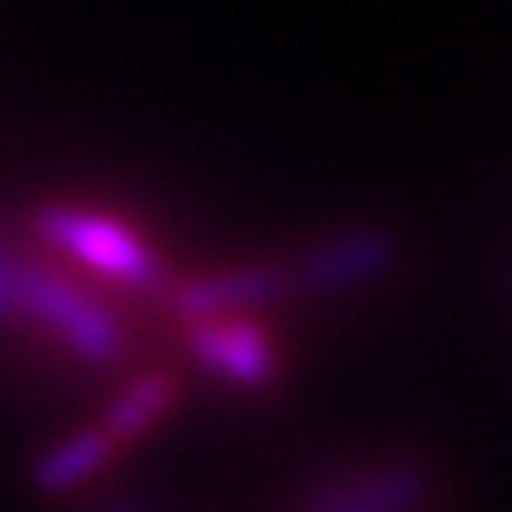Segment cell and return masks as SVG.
Masks as SVG:
<instances>
[{
    "mask_svg": "<svg viewBox=\"0 0 512 512\" xmlns=\"http://www.w3.org/2000/svg\"><path fill=\"white\" fill-rule=\"evenodd\" d=\"M17 315V254L0 246V327L13 323Z\"/></svg>",
    "mask_w": 512,
    "mask_h": 512,
    "instance_id": "9c48e42d",
    "label": "cell"
},
{
    "mask_svg": "<svg viewBox=\"0 0 512 512\" xmlns=\"http://www.w3.org/2000/svg\"><path fill=\"white\" fill-rule=\"evenodd\" d=\"M174 400H178V379L166 375V371H150V375L134 379L130 388H125V392L113 400V408L105 412L101 428H105L117 444L138 440L142 432H150V428L174 408Z\"/></svg>",
    "mask_w": 512,
    "mask_h": 512,
    "instance_id": "ba28073f",
    "label": "cell"
},
{
    "mask_svg": "<svg viewBox=\"0 0 512 512\" xmlns=\"http://www.w3.org/2000/svg\"><path fill=\"white\" fill-rule=\"evenodd\" d=\"M37 230L45 242L65 250L69 259H77L81 267H89L121 287L146 291V287L162 283V263L146 246V238H138L130 226L109 214L81 210V206H53L37 218Z\"/></svg>",
    "mask_w": 512,
    "mask_h": 512,
    "instance_id": "6da1fadb",
    "label": "cell"
},
{
    "mask_svg": "<svg viewBox=\"0 0 512 512\" xmlns=\"http://www.w3.org/2000/svg\"><path fill=\"white\" fill-rule=\"evenodd\" d=\"M432 496V472L416 460L379 464L351 480L323 484L307 512H416Z\"/></svg>",
    "mask_w": 512,
    "mask_h": 512,
    "instance_id": "5b68a950",
    "label": "cell"
},
{
    "mask_svg": "<svg viewBox=\"0 0 512 512\" xmlns=\"http://www.w3.org/2000/svg\"><path fill=\"white\" fill-rule=\"evenodd\" d=\"M287 287H291L287 271H275V267H238V271L202 275V279H190L186 287H178L174 311L182 319H190V323L218 319V315H242V311H254V307L279 299Z\"/></svg>",
    "mask_w": 512,
    "mask_h": 512,
    "instance_id": "8992f818",
    "label": "cell"
},
{
    "mask_svg": "<svg viewBox=\"0 0 512 512\" xmlns=\"http://www.w3.org/2000/svg\"><path fill=\"white\" fill-rule=\"evenodd\" d=\"M190 355L218 379L234 388H263L279 371V355L271 339L242 315L198 319L190 331Z\"/></svg>",
    "mask_w": 512,
    "mask_h": 512,
    "instance_id": "277c9868",
    "label": "cell"
},
{
    "mask_svg": "<svg viewBox=\"0 0 512 512\" xmlns=\"http://www.w3.org/2000/svg\"><path fill=\"white\" fill-rule=\"evenodd\" d=\"M400 259V246L388 230L375 226H355L343 230L319 246H311L291 271L295 287H307L315 295H335L359 283H375L383 279Z\"/></svg>",
    "mask_w": 512,
    "mask_h": 512,
    "instance_id": "3957f363",
    "label": "cell"
},
{
    "mask_svg": "<svg viewBox=\"0 0 512 512\" xmlns=\"http://www.w3.org/2000/svg\"><path fill=\"white\" fill-rule=\"evenodd\" d=\"M121 444L105 432V428H89L81 436H69L61 440L57 448H49L37 468H33V484L45 492V496H61V492H73L81 488L85 480H93L117 452Z\"/></svg>",
    "mask_w": 512,
    "mask_h": 512,
    "instance_id": "52a82bcc",
    "label": "cell"
},
{
    "mask_svg": "<svg viewBox=\"0 0 512 512\" xmlns=\"http://www.w3.org/2000/svg\"><path fill=\"white\" fill-rule=\"evenodd\" d=\"M17 311L49 327L65 347H73L89 363H113L125 347L121 323L93 295L29 259H17Z\"/></svg>",
    "mask_w": 512,
    "mask_h": 512,
    "instance_id": "7a4b0ae2",
    "label": "cell"
}]
</instances>
